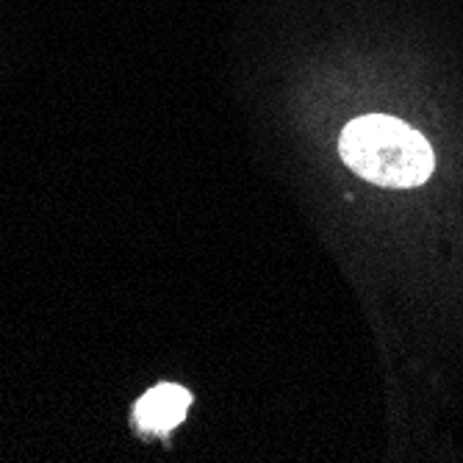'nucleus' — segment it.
I'll use <instances>...</instances> for the list:
<instances>
[{
  "label": "nucleus",
  "instance_id": "f257e3e1",
  "mask_svg": "<svg viewBox=\"0 0 463 463\" xmlns=\"http://www.w3.org/2000/svg\"><path fill=\"white\" fill-rule=\"evenodd\" d=\"M339 153L350 170L381 186H419L433 173V147L402 119L366 114L342 131Z\"/></svg>",
  "mask_w": 463,
  "mask_h": 463
},
{
  "label": "nucleus",
  "instance_id": "f03ea898",
  "mask_svg": "<svg viewBox=\"0 0 463 463\" xmlns=\"http://www.w3.org/2000/svg\"><path fill=\"white\" fill-rule=\"evenodd\" d=\"M189 405H192V394L186 389L161 383L137 402L134 416L145 433H170L175 425L184 422Z\"/></svg>",
  "mask_w": 463,
  "mask_h": 463
}]
</instances>
